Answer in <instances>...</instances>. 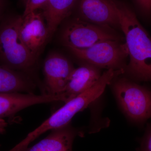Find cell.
<instances>
[{"label":"cell","mask_w":151,"mask_h":151,"mask_svg":"<svg viewBox=\"0 0 151 151\" xmlns=\"http://www.w3.org/2000/svg\"><path fill=\"white\" fill-rule=\"evenodd\" d=\"M3 4V0H0V11L2 8V6Z\"/></svg>","instance_id":"ac0fdd59"},{"label":"cell","mask_w":151,"mask_h":151,"mask_svg":"<svg viewBox=\"0 0 151 151\" xmlns=\"http://www.w3.org/2000/svg\"><path fill=\"white\" fill-rule=\"evenodd\" d=\"M64 102L63 94L36 95L21 93H0V119L13 116L23 109L38 104Z\"/></svg>","instance_id":"30bf717a"},{"label":"cell","mask_w":151,"mask_h":151,"mask_svg":"<svg viewBox=\"0 0 151 151\" xmlns=\"http://www.w3.org/2000/svg\"><path fill=\"white\" fill-rule=\"evenodd\" d=\"M36 86L29 75L0 65V93L34 94Z\"/></svg>","instance_id":"5bb4252c"},{"label":"cell","mask_w":151,"mask_h":151,"mask_svg":"<svg viewBox=\"0 0 151 151\" xmlns=\"http://www.w3.org/2000/svg\"><path fill=\"white\" fill-rule=\"evenodd\" d=\"M21 16L11 18L0 28V61L2 65L30 76L37 59L20 37Z\"/></svg>","instance_id":"3957f363"},{"label":"cell","mask_w":151,"mask_h":151,"mask_svg":"<svg viewBox=\"0 0 151 151\" xmlns=\"http://www.w3.org/2000/svg\"><path fill=\"white\" fill-rule=\"evenodd\" d=\"M22 1L24 2V3H25L26 2L27 0H22Z\"/></svg>","instance_id":"d6986e66"},{"label":"cell","mask_w":151,"mask_h":151,"mask_svg":"<svg viewBox=\"0 0 151 151\" xmlns=\"http://www.w3.org/2000/svg\"><path fill=\"white\" fill-rule=\"evenodd\" d=\"M81 133L74 129L70 123L66 126L51 130L43 139L22 151H73L74 139Z\"/></svg>","instance_id":"7c38bea8"},{"label":"cell","mask_w":151,"mask_h":151,"mask_svg":"<svg viewBox=\"0 0 151 151\" xmlns=\"http://www.w3.org/2000/svg\"><path fill=\"white\" fill-rule=\"evenodd\" d=\"M74 68L71 61L63 55L58 52L49 55L43 65L45 94H63Z\"/></svg>","instance_id":"ba28073f"},{"label":"cell","mask_w":151,"mask_h":151,"mask_svg":"<svg viewBox=\"0 0 151 151\" xmlns=\"http://www.w3.org/2000/svg\"><path fill=\"white\" fill-rule=\"evenodd\" d=\"M102 75L100 68L88 64L82 63L74 68L63 94L65 97V103L93 87Z\"/></svg>","instance_id":"8fae6325"},{"label":"cell","mask_w":151,"mask_h":151,"mask_svg":"<svg viewBox=\"0 0 151 151\" xmlns=\"http://www.w3.org/2000/svg\"><path fill=\"white\" fill-rule=\"evenodd\" d=\"M118 70L110 69L102 74L100 79L93 87L65 103L39 127L31 132L20 142L11 150L22 151L28 147L32 142L47 131L61 128L70 123L76 113L83 111L103 94L106 86L111 84L119 75Z\"/></svg>","instance_id":"7a4b0ae2"},{"label":"cell","mask_w":151,"mask_h":151,"mask_svg":"<svg viewBox=\"0 0 151 151\" xmlns=\"http://www.w3.org/2000/svg\"><path fill=\"white\" fill-rule=\"evenodd\" d=\"M69 17L64 21L60 35L61 42L66 47L83 49L103 41H125L122 32L84 21L76 17Z\"/></svg>","instance_id":"5b68a950"},{"label":"cell","mask_w":151,"mask_h":151,"mask_svg":"<svg viewBox=\"0 0 151 151\" xmlns=\"http://www.w3.org/2000/svg\"><path fill=\"white\" fill-rule=\"evenodd\" d=\"M117 76L111 84L122 110L134 122L142 123L151 118V91L127 77Z\"/></svg>","instance_id":"277c9868"},{"label":"cell","mask_w":151,"mask_h":151,"mask_svg":"<svg viewBox=\"0 0 151 151\" xmlns=\"http://www.w3.org/2000/svg\"><path fill=\"white\" fill-rule=\"evenodd\" d=\"M77 1L78 0H47L41 9L46 22L49 37L60 24L73 13Z\"/></svg>","instance_id":"4fadbf2b"},{"label":"cell","mask_w":151,"mask_h":151,"mask_svg":"<svg viewBox=\"0 0 151 151\" xmlns=\"http://www.w3.org/2000/svg\"><path fill=\"white\" fill-rule=\"evenodd\" d=\"M47 0H27L23 14L22 16L26 15L34 11L41 9L45 5Z\"/></svg>","instance_id":"2e32d148"},{"label":"cell","mask_w":151,"mask_h":151,"mask_svg":"<svg viewBox=\"0 0 151 151\" xmlns=\"http://www.w3.org/2000/svg\"><path fill=\"white\" fill-rule=\"evenodd\" d=\"M76 59L102 69H125L129 52L125 41L107 40L83 49L67 47Z\"/></svg>","instance_id":"8992f818"},{"label":"cell","mask_w":151,"mask_h":151,"mask_svg":"<svg viewBox=\"0 0 151 151\" xmlns=\"http://www.w3.org/2000/svg\"><path fill=\"white\" fill-rule=\"evenodd\" d=\"M141 16L151 23V0H133Z\"/></svg>","instance_id":"9a60e30c"},{"label":"cell","mask_w":151,"mask_h":151,"mask_svg":"<svg viewBox=\"0 0 151 151\" xmlns=\"http://www.w3.org/2000/svg\"><path fill=\"white\" fill-rule=\"evenodd\" d=\"M20 37L30 52L37 59L40 51L49 37L45 19L38 10L22 16L19 27Z\"/></svg>","instance_id":"9c48e42d"},{"label":"cell","mask_w":151,"mask_h":151,"mask_svg":"<svg viewBox=\"0 0 151 151\" xmlns=\"http://www.w3.org/2000/svg\"><path fill=\"white\" fill-rule=\"evenodd\" d=\"M140 151H151V126L148 127L142 139Z\"/></svg>","instance_id":"e0dca14e"},{"label":"cell","mask_w":151,"mask_h":151,"mask_svg":"<svg viewBox=\"0 0 151 151\" xmlns=\"http://www.w3.org/2000/svg\"><path fill=\"white\" fill-rule=\"evenodd\" d=\"M74 12L82 20L122 33L114 0H78Z\"/></svg>","instance_id":"52a82bcc"},{"label":"cell","mask_w":151,"mask_h":151,"mask_svg":"<svg viewBox=\"0 0 151 151\" xmlns=\"http://www.w3.org/2000/svg\"><path fill=\"white\" fill-rule=\"evenodd\" d=\"M114 1L129 52V60L124 73L134 81L151 82V36L128 3Z\"/></svg>","instance_id":"6da1fadb"}]
</instances>
